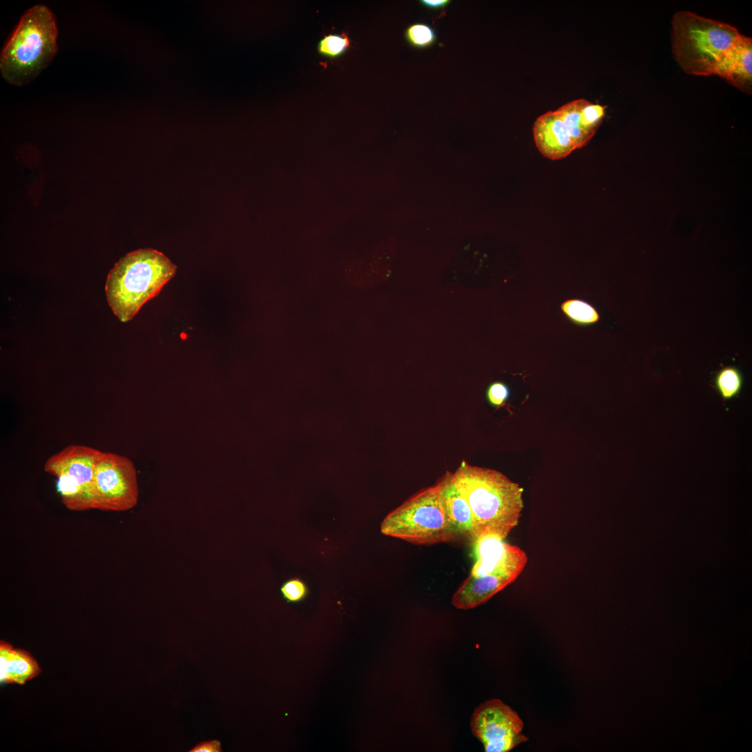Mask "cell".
Listing matches in <instances>:
<instances>
[{
    "label": "cell",
    "mask_w": 752,
    "mask_h": 752,
    "mask_svg": "<svg viewBox=\"0 0 752 752\" xmlns=\"http://www.w3.org/2000/svg\"><path fill=\"white\" fill-rule=\"evenodd\" d=\"M176 268L165 255L152 249L136 250L120 258L110 270L105 285L113 313L123 322L132 320L171 279Z\"/></svg>",
    "instance_id": "obj_3"
},
{
    "label": "cell",
    "mask_w": 752,
    "mask_h": 752,
    "mask_svg": "<svg viewBox=\"0 0 752 752\" xmlns=\"http://www.w3.org/2000/svg\"><path fill=\"white\" fill-rule=\"evenodd\" d=\"M561 309L571 322L579 326L591 325L600 319L597 310L582 299H567L561 304Z\"/></svg>",
    "instance_id": "obj_16"
},
{
    "label": "cell",
    "mask_w": 752,
    "mask_h": 752,
    "mask_svg": "<svg viewBox=\"0 0 752 752\" xmlns=\"http://www.w3.org/2000/svg\"><path fill=\"white\" fill-rule=\"evenodd\" d=\"M486 396L488 402L494 407L503 406L510 396L508 386L502 382H494L487 389Z\"/></svg>",
    "instance_id": "obj_21"
},
{
    "label": "cell",
    "mask_w": 752,
    "mask_h": 752,
    "mask_svg": "<svg viewBox=\"0 0 752 752\" xmlns=\"http://www.w3.org/2000/svg\"><path fill=\"white\" fill-rule=\"evenodd\" d=\"M583 98L565 103L556 110L567 127L576 149L586 146L595 133L585 123L581 113Z\"/></svg>",
    "instance_id": "obj_15"
},
{
    "label": "cell",
    "mask_w": 752,
    "mask_h": 752,
    "mask_svg": "<svg viewBox=\"0 0 752 752\" xmlns=\"http://www.w3.org/2000/svg\"><path fill=\"white\" fill-rule=\"evenodd\" d=\"M405 38L412 47L416 49L428 48L437 41L434 30L424 23H414L408 26L405 31Z\"/></svg>",
    "instance_id": "obj_18"
},
{
    "label": "cell",
    "mask_w": 752,
    "mask_h": 752,
    "mask_svg": "<svg viewBox=\"0 0 752 752\" xmlns=\"http://www.w3.org/2000/svg\"><path fill=\"white\" fill-rule=\"evenodd\" d=\"M533 135L537 148L549 159H563L576 150L557 110L547 111L535 120Z\"/></svg>",
    "instance_id": "obj_10"
},
{
    "label": "cell",
    "mask_w": 752,
    "mask_h": 752,
    "mask_svg": "<svg viewBox=\"0 0 752 752\" xmlns=\"http://www.w3.org/2000/svg\"><path fill=\"white\" fill-rule=\"evenodd\" d=\"M512 583L510 579L494 574H469L453 594L451 603L457 609H471L486 602Z\"/></svg>",
    "instance_id": "obj_12"
},
{
    "label": "cell",
    "mask_w": 752,
    "mask_h": 752,
    "mask_svg": "<svg viewBox=\"0 0 752 752\" xmlns=\"http://www.w3.org/2000/svg\"><path fill=\"white\" fill-rule=\"evenodd\" d=\"M350 45V41L347 34H329L320 40L318 51L324 56L336 58L343 54Z\"/></svg>",
    "instance_id": "obj_19"
},
{
    "label": "cell",
    "mask_w": 752,
    "mask_h": 752,
    "mask_svg": "<svg viewBox=\"0 0 752 752\" xmlns=\"http://www.w3.org/2000/svg\"><path fill=\"white\" fill-rule=\"evenodd\" d=\"M382 534L416 545H432L461 536L446 510L437 483L421 489L392 510L380 524Z\"/></svg>",
    "instance_id": "obj_5"
},
{
    "label": "cell",
    "mask_w": 752,
    "mask_h": 752,
    "mask_svg": "<svg viewBox=\"0 0 752 752\" xmlns=\"http://www.w3.org/2000/svg\"><path fill=\"white\" fill-rule=\"evenodd\" d=\"M517 713L499 699L479 705L471 719V729L487 752L509 751L528 740Z\"/></svg>",
    "instance_id": "obj_8"
},
{
    "label": "cell",
    "mask_w": 752,
    "mask_h": 752,
    "mask_svg": "<svg viewBox=\"0 0 752 752\" xmlns=\"http://www.w3.org/2000/svg\"><path fill=\"white\" fill-rule=\"evenodd\" d=\"M453 473L469 505L476 538L491 535L505 540L521 517L523 488L496 470L464 460Z\"/></svg>",
    "instance_id": "obj_1"
},
{
    "label": "cell",
    "mask_w": 752,
    "mask_h": 752,
    "mask_svg": "<svg viewBox=\"0 0 752 752\" xmlns=\"http://www.w3.org/2000/svg\"><path fill=\"white\" fill-rule=\"evenodd\" d=\"M58 36L56 17L47 6L39 3L26 10L2 49L3 78L18 86L31 82L57 54Z\"/></svg>",
    "instance_id": "obj_2"
},
{
    "label": "cell",
    "mask_w": 752,
    "mask_h": 752,
    "mask_svg": "<svg viewBox=\"0 0 752 752\" xmlns=\"http://www.w3.org/2000/svg\"><path fill=\"white\" fill-rule=\"evenodd\" d=\"M446 510L461 536L476 538L473 515L469 505L457 485L453 472L446 471L436 482Z\"/></svg>",
    "instance_id": "obj_13"
},
{
    "label": "cell",
    "mask_w": 752,
    "mask_h": 752,
    "mask_svg": "<svg viewBox=\"0 0 752 752\" xmlns=\"http://www.w3.org/2000/svg\"><path fill=\"white\" fill-rule=\"evenodd\" d=\"M672 50L685 72L699 76L714 74L723 55L741 33L730 24L689 11H678L671 22Z\"/></svg>",
    "instance_id": "obj_4"
},
{
    "label": "cell",
    "mask_w": 752,
    "mask_h": 752,
    "mask_svg": "<svg viewBox=\"0 0 752 752\" xmlns=\"http://www.w3.org/2000/svg\"><path fill=\"white\" fill-rule=\"evenodd\" d=\"M714 386L716 391L724 400H731L738 396L742 391V374L736 367H723L716 374Z\"/></svg>",
    "instance_id": "obj_17"
},
{
    "label": "cell",
    "mask_w": 752,
    "mask_h": 752,
    "mask_svg": "<svg viewBox=\"0 0 752 752\" xmlns=\"http://www.w3.org/2000/svg\"><path fill=\"white\" fill-rule=\"evenodd\" d=\"M283 597L288 603H299L304 601L309 593L306 583L299 578H292L285 581L280 588Z\"/></svg>",
    "instance_id": "obj_20"
},
{
    "label": "cell",
    "mask_w": 752,
    "mask_h": 752,
    "mask_svg": "<svg viewBox=\"0 0 752 752\" xmlns=\"http://www.w3.org/2000/svg\"><path fill=\"white\" fill-rule=\"evenodd\" d=\"M221 742L218 739H210L198 743L189 752H221Z\"/></svg>",
    "instance_id": "obj_22"
},
{
    "label": "cell",
    "mask_w": 752,
    "mask_h": 752,
    "mask_svg": "<svg viewBox=\"0 0 752 752\" xmlns=\"http://www.w3.org/2000/svg\"><path fill=\"white\" fill-rule=\"evenodd\" d=\"M421 3L432 10H440L444 9L450 3L449 0H422L420 1Z\"/></svg>",
    "instance_id": "obj_23"
},
{
    "label": "cell",
    "mask_w": 752,
    "mask_h": 752,
    "mask_svg": "<svg viewBox=\"0 0 752 752\" xmlns=\"http://www.w3.org/2000/svg\"><path fill=\"white\" fill-rule=\"evenodd\" d=\"M715 75L747 94L752 91V40L741 34L719 61Z\"/></svg>",
    "instance_id": "obj_11"
},
{
    "label": "cell",
    "mask_w": 752,
    "mask_h": 752,
    "mask_svg": "<svg viewBox=\"0 0 752 752\" xmlns=\"http://www.w3.org/2000/svg\"><path fill=\"white\" fill-rule=\"evenodd\" d=\"M473 542L476 556L470 572L473 576L494 574L514 582L526 565V554L520 547L496 536L481 535Z\"/></svg>",
    "instance_id": "obj_9"
},
{
    "label": "cell",
    "mask_w": 752,
    "mask_h": 752,
    "mask_svg": "<svg viewBox=\"0 0 752 752\" xmlns=\"http://www.w3.org/2000/svg\"><path fill=\"white\" fill-rule=\"evenodd\" d=\"M41 669L37 661L26 650L14 648L11 644L1 641L0 682L24 684L38 676Z\"/></svg>",
    "instance_id": "obj_14"
},
{
    "label": "cell",
    "mask_w": 752,
    "mask_h": 752,
    "mask_svg": "<svg viewBox=\"0 0 752 752\" xmlns=\"http://www.w3.org/2000/svg\"><path fill=\"white\" fill-rule=\"evenodd\" d=\"M139 491L135 467L126 457L102 452L93 480V509L125 511L134 507Z\"/></svg>",
    "instance_id": "obj_7"
},
{
    "label": "cell",
    "mask_w": 752,
    "mask_h": 752,
    "mask_svg": "<svg viewBox=\"0 0 752 752\" xmlns=\"http://www.w3.org/2000/svg\"><path fill=\"white\" fill-rule=\"evenodd\" d=\"M102 451L83 445H69L46 461L45 471L57 478L64 506L71 510L93 509L95 464Z\"/></svg>",
    "instance_id": "obj_6"
}]
</instances>
